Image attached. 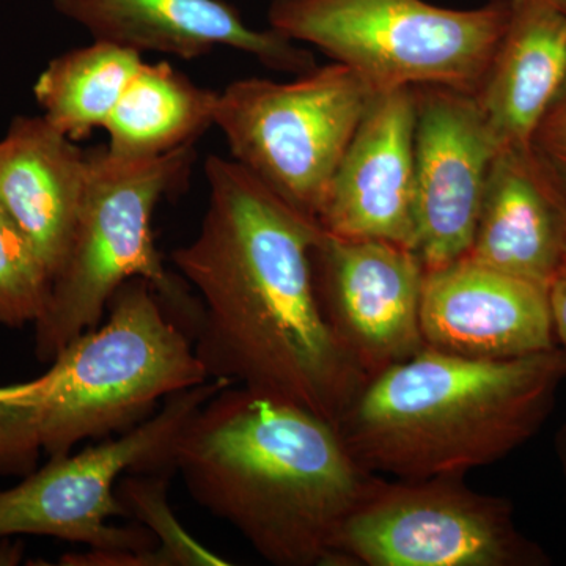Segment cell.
Masks as SVG:
<instances>
[{
  "label": "cell",
  "mask_w": 566,
  "mask_h": 566,
  "mask_svg": "<svg viewBox=\"0 0 566 566\" xmlns=\"http://www.w3.org/2000/svg\"><path fill=\"white\" fill-rule=\"evenodd\" d=\"M230 382L210 379L170 395L158 412L125 433L102 439L81 452L50 458V463L0 490V538L54 536L104 553H136L159 566L158 542L144 526H114L111 517L128 516L117 483L123 474L174 472L175 438L193 412Z\"/></svg>",
  "instance_id": "cell-8"
},
{
  "label": "cell",
  "mask_w": 566,
  "mask_h": 566,
  "mask_svg": "<svg viewBox=\"0 0 566 566\" xmlns=\"http://www.w3.org/2000/svg\"><path fill=\"white\" fill-rule=\"evenodd\" d=\"M32 394L33 381L0 387V475L31 474L43 453Z\"/></svg>",
  "instance_id": "cell-22"
},
{
  "label": "cell",
  "mask_w": 566,
  "mask_h": 566,
  "mask_svg": "<svg viewBox=\"0 0 566 566\" xmlns=\"http://www.w3.org/2000/svg\"><path fill=\"white\" fill-rule=\"evenodd\" d=\"M510 0L453 10L427 0H274L273 31L314 44L374 92L401 87L476 93L509 20Z\"/></svg>",
  "instance_id": "cell-6"
},
{
  "label": "cell",
  "mask_w": 566,
  "mask_h": 566,
  "mask_svg": "<svg viewBox=\"0 0 566 566\" xmlns=\"http://www.w3.org/2000/svg\"><path fill=\"white\" fill-rule=\"evenodd\" d=\"M424 346L472 359H512L556 348L549 289L463 259L427 270Z\"/></svg>",
  "instance_id": "cell-13"
},
{
  "label": "cell",
  "mask_w": 566,
  "mask_h": 566,
  "mask_svg": "<svg viewBox=\"0 0 566 566\" xmlns=\"http://www.w3.org/2000/svg\"><path fill=\"white\" fill-rule=\"evenodd\" d=\"M534 148L566 188V84L539 123Z\"/></svg>",
  "instance_id": "cell-23"
},
{
  "label": "cell",
  "mask_w": 566,
  "mask_h": 566,
  "mask_svg": "<svg viewBox=\"0 0 566 566\" xmlns=\"http://www.w3.org/2000/svg\"><path fill=\"white\" fill-rule=\"evenodd\" d=\"M551 311L557 345L566 349V270H562L549 286Z\"/></svg>",
  "instance_id": "cell-24"
},
{
  "label": "cell",
  "mask_w": 566,
  "mask_h": 566,
  "mask_svg": "<svg viewBox=\"0 0 566 566\" xmlns=\"http://www.w3.org/2000/svg\"><path fill=\"white\" fill-rule=\"evenodd\" d=\"M208 208L172 262L200 304L193 349L208 378L337 423L367 376L335 340L316 297L323 229L233 159L205 164Z\"/></svg>",
  "instance_id": "cell-1"
},
{
  "label": "cell",
  "mask_w": 566,
  "mask_h": 566,
  "mask_svg": "<svg viewBox=\"0 0 566 566\" xmlns=\"http://www.w3.org/2000/svg\"><path fill=\"white\" fill-rule=\"evenodd\" d=\"M565 84V14L543 0H510L505 31L475 93L499 148L532 147Z\"/></svg>",
  "instance_id": "cell-17"
},
{
  "label": "cell",
  "mask_w": 566,
  "mask_h": 566,
  "mask_svg": "<svg viewBox=\"0 0 566 566\" xmlns=\"http://www.w3.org/2000/svg\"><path fill=\"white\" fill-rule=\"evenodd\" d=\"M54 7L93 39L134 51L189 61L227 46L282 73L300 76L316 69L311 51L273 29L249 28L223 0H54Z\"/></svg>",
  "instance_id": "cell-14"
},
{
  "label": "cell",
  "mask_w": 566,
  "mask_h": 566,
  "mask_svg": "<svg viewBox=\"0 0 566 566\" xmlns=\"http://www.w3.org/2000/svg\"><path fill=\"white\" fill-rule=\"evenodd\" d=\"M564 270H566V253H565V263H564Z\"/></svg>",
  "instance_id": "cell-27"
},
{
  "label": "cell",
  "mask_w": 566,
  "mask_h": 566,
  "mask_svg": "<svg viewBox=\"0 0 566 566\" xmlns=\"http://www.w3.org/2000/svg\"><path fill=\"white\" fill-rule=\"evenodd\" d=\"M170 465L197 504L277 566H331L335 535L375 475L334 423L233 385L182 424Z\"/></svg>",
  "instance_id": "cell-2"
},
{
  "label": "cell",
  "mask_w": 566,
  "mask_h": 566,
  "mask_svg": "<svg viewBox=\"0 0 566 566\" xmlns=\"http://www.w3.org/2000/svg\"><path fill=\"white\" fill-rule=\"evenodd\" d=\"M556 449L558 460H560L562 472H564L565 480V491H566V423L562 427V430L558 431L556 439Z\"/></svg>",
  "instance_id": "cell-25"
},
{
  "label": "cell",
  "mask_w": 566,
  "mask_h": 566,
  "mask_svg": "<svg viewBox=\"0 0 566 566\" xmlns=\"http://www.w3.org/2000/svg\"><path fill=\"white\" fill-rule=\"evenodd\" d=\"M88 156L46 118L20 115L0 139V207L54 275L69 252Z\"/></svg>",
  "instance_id": "cell-16"
},
{
  "label": "cell",
  "mask_w": 566,
  "mask_h": 566,
  "mask_svg": "<svg viewBox=\"0 0 566 566\" xmlns=\"http://www.w3.org/2000/svg\"><path fill=\"white\" fill-rule=\"evenodd\" d=\"M88 169L76 227L50 304L35 324V354L51 363L77 335L95 329L112 296L132 279L150 282L167 311L193 340L200 304L181 275L164 266L153 214L186 181L192 145L158 158L123 159L106 147L87 151Z\"/></svg>",
  "instance_id": "cell-4"
},
{
  "label": "cell",
  "mask_w": 566,
  "mask_h": 566,
  "mask_svg": "<svg viewBox=\"0 0 566 566\" xmlns=\"http://www.w3.org/2000/svg\"><path fill=\"white\" fill-rule=\"evenodd\" d=\"M312 264L324 319L367 379L422 352L427 268L415 249L323 230Z\"/></svg>",
  "instance_id": "cell-10"
},
{
  "label": "cell",
  "mask_w": 566,
  "mask_h": 566,
  "mask_svg": "<svg viewBox=\"0 0 566 566\" xmlns=\"http://www.w3.org/2000/svg\"><path fill=\"white\" fill-rule=\"evenodd\" d=\"M140 54L95 40L52 59L33 87L43 117L74 142L104 128L144 63Z\"/></svg>",
  "instance_id": "cell-19"
},
{
  "label": "cell",
  "mask_w": 566,
  "mask_h": 566,
  "mask_svg": "<svg viewBox=\"0 0 566 566\" xmlns=\"http://www.w3.org/2000/svg\"><path fill=\"white\" fill-rule=\"evenodd\" d=\"M543 2L549 3L551 7L560 11L566 17V0H543Z\"/></svg>",
  "instance_id": "cell-26"
},
{
  "label": "cell",
  "mask_w": 566,
  "mask_h": 566,
  "mask_svg": "<svg viewBox=\"0 0 566 566\" xmlns=\"http://www.w3.org/2000/svg\"><path fill=\"white\" fill-rule=\"evenodd\" d=\"M513 505L464 475L371 476L335 535L331 566H545Z\"/></svg>",
  "instance_id": "cell-9"
},
{
  "label": "cell",
  "mask_w": 566,
  "mask_h": 566,
  "mask_svg": "<svg viewBox=\"0 0 566 566\" xmlns=\"http://www.w3.org/2000/svg\"><path fill=\"white\" fill-rule=\"evenodd\" d=\"M169 472H139L118 480L117 497L128 516L147 528L156 542L159 566H226V558L212 553L196 538L175 516L167 499Z\"/></svg>",
  "instance_id": "cell-20"
},
{
  "label": "cell",
  "mask_w": 566,
  "mask_h": 566,
  "mask_svg": "<svg viewBox=\"0 0 566 566\" xmlns=\"http://www.w3.org/2000/svg\"><path fill=\"white\" fill-rule=\"evenodd\" d=\"M566 188L534 145L501 148L465 259L549 289L564 270Z\"/></svg>",
  "instance_id": "cell-15"
},
{
  "label": "cell",
  "mask_w": 566,
  "mask_h": 566,
  "mask_svg": "<svg viewBox=\"0 0 566 566\" xmlns=\"http://www.w3.org/2000/svg\"><path fill=\"white\" fill-rule=\"evenodd\" d=\"M104 318L33 379L44 455L125 433L155 415L159 401L210 381L191 335L150 282L123 283Z\"/></svg>",
  "instance_id": "cell-5"
},
{
  "label": "cell",
  "mask_w": 566,
  "mask_h": 566,
  "mask_svg": "<svg viewBox=\"0 0 566 566\" xmlns=\"http://www.w3.org/2000/svg\"><path fill=\"white\" fill-rule=\"evenodd\" d=\"M52 274L43 256L0 207V323L40 322L50 304Z\"/></svg>",
  "instance_id": "cell-21"
},
{
  "label": "cell",
  "mask_w": 566,
  "mask_h": 566,
  "mask_svg": "<svg viewBox=\"0 0 566 566\" xmlns=\"http://www.w3.org/2000/svg\"><path fill=\"white\" fill-rule=\"evenodd\" d=\"M376 92L348 66H316L294 81H234L214 125L234 163L318 222L327 189Z\"/></svg>",
  "instance_id": "cell-7"
},
{
  "label": "cell",
  "mask_w": 566,
  "mask_h": 566,
  "mask_svg": "<svg viewBox=\"0 0 566 566\" xmlns=\"http://www.w3.org/2000/svg\"><path fill=\"white\" fill-rule=\"evenodd\" d=\"M415 133L416 88L376 92L327 189L324 232L416 251Z\"/></svg>",
  "instance_id": "cell-12"
},
{
  "label": "cell",
  "mask_w": 566,
  "mask_h": 566,
  "mask_svg": "<svg viewBox=\"0 0 566 566\" xmlns=\"http://www.w3.org/2000/svg\"><path fill=\"white\" fill-rule=\"evenodd\" d=\"M218 96L169 62H144L104 125L107 151L145 159L188 147L214 125Z\"/></svg>",
  "instance_id": "cell-18"
},
{
  "label": "cell",
  "mask_w": 566,
  "mask_h": 566,
  "mask_svg": "<svg viewBox=\"0 0 566 566\" xmlns=\"http://www.w3.org/2000/svg\"><path fill=\"white\" fill-rule=\"evenodd\" d=\"M499 150L474 93L416 87V252L427 270L471 249Z\"/></svg>",
  "instance_id": "cell-11"
},
{
  "label": "cell",
  "mask_w": 566,
  "mask_h": 566,
  "mask_svg": "<svg viewBox=\"0 0 566 566\" xmlns=\"http://www.w3.org/2000/svg\"><path fill=\"white\" fill-rule=\"evenodd\" d=\"M566 349L472 359L424 346L371 376L335 423L367 471L465 475L526 444L553 411Z\"/></svg>",
  "instance_id": "cell-3"
}]
</instances>
